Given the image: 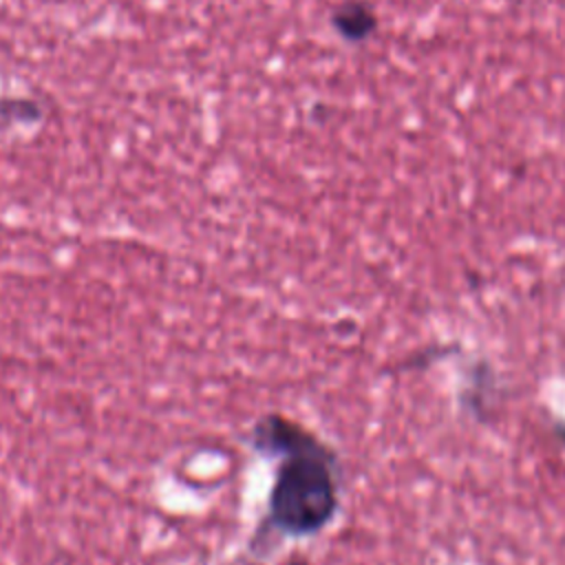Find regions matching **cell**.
<instances>
[{
  "label": "cell",
  "mask_w": 565,
  "mask_h": 565,
  "mask_svg": "<svg viewBox=\"0 0 565 565\" xmlns=\"http://www.w3.org/2000/svg\"><path fill=\"white\" fill-rule=\"evenodd\" d=\"M254 437L258 448L282 455L269 492V523L287 536L320 532L338 508L335 461L329 448L280 415L258 422Z\"/></svg>",
  "instance_id": "1"
},
{
  "label": "cell",
  "mask_w": 565,
  "mask_h": 565,
  "mask_svg": "<svg viewBox=\"0 0 565 565\" xmlns=\"http://www.w3.org/2000/svg\"><path fill=\"white\" fill-rule=\"evenodd\" d=\"M333 24L347 40H360L375 26V20L364 4L349 2L333 13Z\"/></svg>",
  "instance_id": "2"
}]
</instances>
